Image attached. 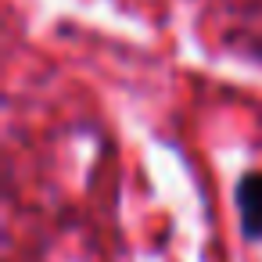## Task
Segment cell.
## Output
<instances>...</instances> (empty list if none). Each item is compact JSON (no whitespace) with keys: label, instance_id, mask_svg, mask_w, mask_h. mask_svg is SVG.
<instances>
[{"label":"cell","instance_id":"obj_1","mask_svg":"<svg viewBox=\"0 0 262 262\" xmlns=\"http://www.w3.org/2000/svg\"><path fill=\"white\" fill-rule=\"evenodd\" d=\"M237 215L244 237L262 241V172H244L237 180Z\"/></svg>","mask_w":262,"mask_h":262}]
</instances>
